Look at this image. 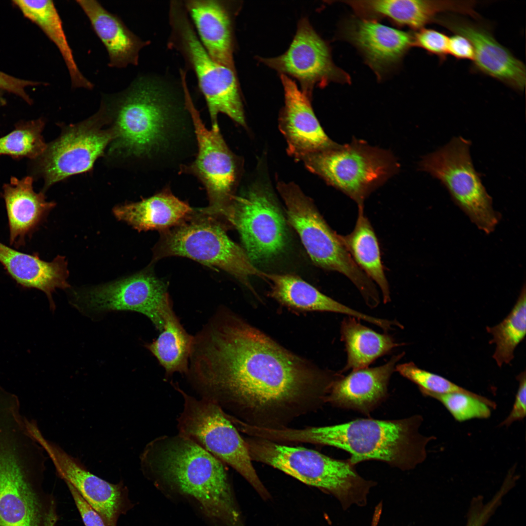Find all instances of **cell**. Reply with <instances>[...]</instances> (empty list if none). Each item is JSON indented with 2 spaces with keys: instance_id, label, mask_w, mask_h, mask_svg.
Masks as SVG:
<instances>
[{
  "instance_id": "3",
  "label": "cell",
  "mask_w": 526,
  "mask_h": 526,
  "mask_svg": "<svg viewBox=\"0 0 526 526\" xmlns=\"http://www.w3.org/2000/svg\"><path fill=\"white\" fill-rule=\"evenodd\" d=\"M421 415L398 420L359 418L348 422L281 431L284 442L326 445L350 454L353 465L367 460L381 461L402 470L413 469L427 457L426 446L433 436L419 432Z\"/></svg>"
},
{
  "instance_id": "15",
  "label": "cell",
  "mask_w": 526,
  "mask_h": 526,
  "mask_svg": "<svg viewBox=\"0 0 526 526\" xmlns=\"http://www.w3.org/2000/svg\"><path fill=\"white\" fill-rule=\"evenodd\" d=\"M186 109L190 115L198 143V154L189 169L206 188L209 204L200 209L207 216L221 215L230 204L236 182L237 168L234 157L225 144L219 127H205L194 105L188 86L183 87Z\"/></svg>"
},
{
  "instance_id": "37",
  "label": "cell",
  "mask_w": 526,
  "mask_h": 526,
  "mask_svg": "<svg viewBox=\"0 0 526 526\" xmlns=\"http://www.w3.org/2000/svg\"><path fill=\"white\" fill-rule=\"evenodd\" d=\"M395 371L416 384L422 394L426 396L432 394L472 392L441 376L419 368L412 362L397 364Z\"/></svg>"
},
{
  "instance_id": "2",
  "label": "cell",
  "mask_w": 526,
  "mask_h": 526,
  "mask_svg": "<svg viewBox=\"0 0 526 526\" xmlns=\"http://www.w3.org/2000/svg\"><path fill=\"white\" fill-rule=\"evenodd\" d=\"M141 469L155 483L194 499L209 518L225 526H244L224 463L178 433L145 446Z\"/></svg>"
},
{
  "instance_id": "27",
  "label": "cell",
  "mask_w": 526,
  "mask_h": 526,
  "mask_svg": "<svg viewBox=\"0 0 526 526\" xmlns=\"http://www.w3.org/2000/svg\"><path fill=\"white\" fill-rule=\"evenodd\" d=\"M109 56L108 65L116 68L138 64L140 51L150 44L130 30L117 15L95 0H77Z\"/></svg>"
},
{
  "instance_id": "1",
  "label": "cell",
  "mask_w": 526,
  "mask_h": 526,
  "mask_svg": "<svg viewBox=\"0 0 526 526\" xmlns=\"http://www.w3.org/2000/svg\"><path fill=\"white\" fill-rule=\"evenodd\" d=\"M186 375L202 398L229 416L270 429L319 408L336 378L226 308L193 336Z\"/></svg>"
},
{
  "instance_id": "25",
  "label": "cell",
  "mask_w": 526,
  "mask_h": 526,
  "mask_svg": "<svg viewBox=\"0 0 526 526\" xmlns=\"http://www.w3.org/2000/svg\"><path fill=\"white\" fill-rule=\"evenodd\" d=\"M32 185V178L27 176L19 180L12 177L3 186L9 243L17 248L25 245L26 238L32 237L55 206L46 201L42 193L35 192Z\"/></svg>"
},
{
  "instance_id": "8",
  "label": "cell",
  "mask_w": 526,
  "mask_h": 526,
  "mask_svg": "<svg viewBox=\"0 0 526 526\" xmlns=\"http://www.w3.org/2000/svg\"><path fill=\"white\" fill-rule=\"evenodd\" d=\"M287 220L295 230L312 261L324 269L348 278L368 306L380 297L375 283L357 265L342 244L339 234L327 224L311 200L293 184H281Z\"/></svg>"
},
{
  "instance_id": "32",
  "label": "cell",
  "mask_w": 526,
  "mask_h": 526,
  "mask_svg": "<svg viewBox=\"0 0 526 526\" xmlns=\"http://www.w3.org/2000/svg\"><path fill=\"white\" fill-rule=\"evenodd\" d=\"M339 237L357 265L378 286L383 302H390L391 292L378 242L371 223L364 214V207H358L357 218L353 230L346 235H339Z\"/></svg>"
},
{
  "instance_id": "22",
  "label": "cell",
  "mask_w": 526,
  "mask_h": 526,
  "mask_svg": "<svg viewBox=\"0 0 526 526\" xmlns=\"http://www.w3.org/2000/svg\"><path fill=\"white\" fill-rule=\"evenodd\" d=\"M404 355H394L379 366L352 371L346 376L340 373L331 386L326 402L368 415L387 397L390 378Z\"/></svg>"
},
{
  "instance_id": "38",
  "label": "cell",
  "mask_w": 526,
  "mask_h": 526,
  "mask_svg": "<svg viewBox=\"0 0 526 526\" xmlns=\"http://www.w3.org/2000/svg\"><path fill=\"white\" fill-rule=\"evenodd\" d=\"M449 37L438 31L423 28L413 33V47L421 48L444 61L448 54Z\"/></svg>"
},
{
  "instance_id": "12",
  "label": "cell",
  "mask_w": 526,
  "mask_h": 526,
  "mask_svg": "<svg viewBox=\"0 0 526 526\" xmlns=\"http://www.w3.org/2000/svg\"><path fill=\"white\" fill-rule=\"evenodd\" d=\"M470 141L454 137L443 147L422 157L420 170L429 173L447 189L454 203L482 231L495 230L500 214L475 169L470 148Z\"/></svg>"
},
{
  "instance_id": "6",
  "label": "cell",
  "mask_w": 526,
  "mask_h": 526,
  "mask_svg": "<svg viewBox=\"0 0 526 526\" xmlns=\"http://www.w3.org/2000/svg\"><path fill=\"white\" fill-rule=\"evenodd\" d=\"M244 440L252 461L268 465L331 493L344 507L363 505L374 485L361 477L348 460L336 459L306 448L286 446L257 437L250 436Z\"/></svg>"
},
{
  "instance_id": "11",
  "label": "cell",
  "mask_w": 526,
  "mask_h": 526,
  "mask_svg": "<svg viewBox=\"0 0 526 526\" xmlns=\"http://www.w3.org/2000/svg\"><path fill=\"white\" fill-rule=\"evenodd\" d=\"M190 217L163 231L154 259L173 256L188 258L225 271L251 290V277L264 278V273L254 265L244 249L228 237L218 222L210 216Z\"/></svg>"
},
{
  "instance_id": "39",
  "label": "cell",
  "mask_w": 526,
  "mask_h": 526,
  "mask_svg": "<svg viewBox=\"0 0 526 526\" xmlns=\"http://www.w3.org/2000/svg\"><path fill=\"white\" fill-rule=\"evenodd\" d=\"M519 382L514 402L508 416L500 424V426L508 427L513 423L522 420L526 415V371L516 376Z\"/></svg>"
},
{
  "instance_id": "34",
  "label": "cell",
  "mask_w": 526,
  "mask_h": 526,
  "mask_svg": "<svg viewBox=\"0 0 526 526\" xmlns=\"http://www.w3.org/2000/svg\"><path fill=\"white\" fill-rule=\"evenodd\" d=\"M526 292L524 284L518 298L509 314L499 324L487 327L492 335L490 344L495 343L493 358L501 367L513 359L514 352L524 339L526 333Z\"/></svg>"
},
{
  "instance_id": "40",
  "label": "cell",
  "mask_w": 526,
  "mask_h": 526,
  "mask_svg": "<svg viewBox=\"0 0 526 526\" xmlns=\"http://www.w3.org/2000/svg\"><path fill=\"white\" fill-rule=\"evenodd\" d=\"M85 526H106L96 512L71 485L66 484Z\"/></svg>"
},
{
  "instance_id": "9",
  "label": "cell",
  "mask_w": 526,
  "mask_h": 526,
  "mask_svg": "<svg viewBox=\"0 0 526 526\" xmlns=\"http://www.w3.org/2000/svg\"><path fill=\"white\" fill-rule=\"evenodd\" d=\"M302 160L309 170L348 196L358 207H364L368 196L399 169L392 152L355 138L349 144H337Z\"/></svg>"
},
{
  "instance_id": "7",
  "label": "cell",
  "mask_w": 526,
  "mask_h": 526,
  "mask_svg": "<svg viewBox=\"0 0 526 526\" xmlns=\"http://www.w3.org/2000/svg\"><path fill=\"white\" fill-rule=\"evenodd\" d=\"M170 34L169 46L183 57L194 73L205 99L212 128L218 127L217 117L223 113L241 125H245L236 71L213 59L199 39L182 1L169 4Z\"/></svg>"
},
{
  "instance_id": "29",
  "label": "cell",
  "mask_w": 526,
  "mask_h": 526,
  "mask_svg": "<svg viewBox=\"0 0 526 526\" xmlns=\"http://www.w3.org/2000/svg\"><path fill=\"white\" fill-rule=\"evenodd\" d=\"M192 212L187 203L168 190L139 202L118 206L113 209L118 220L139 231L169 229L187 220Z\"/></svg>"
},
{
  "instance_id": "26",
  "label": "cell",
  "mask_w": 526,
  "mask_h": 526,
  "mask_svg": "<svg viewBox=\"0 0 526 526\" xmlns=\"http://www.w3.org/2000/svg\"><path fill=\"white\" fill-rule=\"evenodd\" d=\"M0 263L20 286L45 293L52 309L55 307L52 293L57 288L70 287L67 262L62 256L48 262L41 259L38 253L22 252L0 242Z\"/></svg>"
},
{
  "instance_id": "17",
  "label": "cell",
  "mask_w": 526,
  "mask_h": 526,
  "mask_svg": "<svg viewBox=\"0 0 526 526\" xmlns=\"http://www.w3.org/2000/svg\"><path fill=\"white\" fill-rule=\"evenodd\" d=\"M258 59L281 75L297 79L301 84V90L311 96L315 86L324 88L331 82H351L349 74L335 64L328 44L306 18L300 20L294 39L283 54Z\"/></svg>"
},
{
  "instance_id": "21",
  "label": "cell",
  "mask_w": 526,
  "mask_h": 526,
  "mask_svg": "<svg viewBox=\"0 0 526 526\" xmlns=\"http://www.w3.org/2000/svg\"><path fill=\"white\" fill-rule=\"evenodd\" d=\"M285 105L281 116V128L288 144L289 153L302 159L331 148L338 144L326 135L315 116L311 96L300 90L289 76L281 75Z\"/></svg>"
},
{
  "instance_id": "4",
  "label": "cell",
  "mask_w": 526,
  "mask_h": 526,
  "mask_svg": "<svg viewBox=\"0 0 526 526\" xmlns=\"http://www.w3.org/2000/svg\"><path fill=\"white\" fill-rule=\"evenodd\" d=\"M44 452L27 432L0 429V526H56V499L43 487Z\"/></svg>"
},
{
  "instance_id": "42",
  "label": "cell",
  "mask_w": 526,
  "mask_h": 526,
  "mask_svg": "<svg viewBox=\"0 0 526 526\" xmlns=\"http://www.w3.org/2000/svg\"><path fill=\"white\" fill-rule=\"evenodd\" d=\"M448 54L458 59H468L472 61L474 51L470 42L465 37L455 34L449 38Z\"/></svg>"
},
{
  "instance_id": "10",
  "label": "cell",
  "mask_w": 526,
  "mask_h": 526,
  "mask_svg": "<svg viewBox=\"0 0 526 526\" xmlns=\"http://www.w3.org/2000/svg\"><path fill=\"white\" fill-rule=\"evenodd\" d=\"M172 386L182 396L183 409L177 418L178 433L191 440L242 476L264 498L269 494L252 463L244 439L226 413L217 404L187 394Z\"/></svg>"
},
{
  "instance_id": "23",
  "label": "cell",
  "mask_w": 526,
  "mask_h": 526,
  "mask_svg": "<svg viewBox=\"0 0 526 526\" xmlns=\"http://www.w3.org/2000/svg\"><path fill=\"white\" fill-rule=\"evenodd\" d=\"M357 17L377 21L386 19L398 27L419 30L434 22L446 12L463 14L466 5L463 0H345Z\"/></svg>"
},
{
  "instance_id": "31",
  "label": "cell",
  "mask_w": 526,
  "mask_h": 526,
  "mask_svg": "<svg viewBox=\"0 0 526 526\" xmlns=\"http://www.w3.org/2000/svg\"><path fill=\"white\" fill-rule=\"evenodd\" d=\"M358 319L347 316L340 327L341 339L344 343L347 361L340 373L362 369L394 348L405 345L386 334H380L362 324Z\"/></svg>"
},
{
  "instance_id": "33",
  "label": "cell",
  "mask_w": 526,
  "mask_h": 526,
  "mask_svg": "<svg viewBox=\"0 0 526 526\" xmlns=\"http://www.w3.org/2000/svg\"><path fill=\"white\" fill-rule=\"evenodd\" d=\"M163 320L160 334L145 347L163 367L167 376L175 373L186 375L193 336L188 334L182 325L171 303L165 310Z\"/></svg>"
},
{
  "instance_id": "28",
  "label": "cell",
  "mask_w": 526,
  "mask_h": 526,
  "mask_svg": "<svg viewBox=\"0 0 526 526\" xmlns=\"http://www.w3.org/2000/svg\"><path fill=\"white\" fill-rule=\"evenodd\" d=\"M264 278L271 284V296L289 308L343 314L368 322L382 329L388 326L387 319L373 317L349 307L322 293L298 276L264 273Z\"/></svg>"
},
{
  "instance_id": "20",
  "label": "cell",
  "mask_w": 526,
  "mask_h": 526,
  "mask_svg": "<svg viewBox=\"0 0 526 526\" xmlns=\"http://www.w3.org/2000/svg\"><path fill=\"white\" fill-rule=\"evenodd\" d=\"M434 23L465 37L470 42L474 51L472 62L475 70L515 90H524L526 82L525 64L499 43L487 27L451 14L438 16Z\"/></svg>"
},
{
  "instance_id": "35",
  "label": "cell",
  "mask_w": 526,
  "mask_h": 526,
  "mask_svg": "<svg viewBox=\"0 0 526 526\" xmlns=\"http://www.w3.org/2000/svg\"><path fill=\"white\" fill-rule=\"evenodd\" d=\"M43 126L40 120L30 121L0 138V155L30 158L41 156L47 147L41 135Z\"/></svg>"
},
{
  "instance_id": "14",
  "label": "cell",
  "mask_w": 526,
  "mask_h": 526,
  "mask_svg": "<svg viewBox=\"0 0 526 526\" xmlns=\"http://www.w3.org/2000/svg\"><path fill=\"white\" fill-rule=\"evenodd\" d=\"M171 302L167 285L152 274L141 272L117 281L73 292V303L94 312L127 310L147 316L161 331L163 315Z\"/></svg>"
},
{
  "instance_id": "13",
  "label": "cell",
  "mask_w": 526,
  "mask_h": 526,
  "mask_svg": "<svg viewBox=\"0 0 526 526\" xmlns=\"http://www.w3.org/2000/svg\"><path fill=\"white\" fill-rule=\"evenodd\" d=\"M238 230L250 260L263 261L280 254L287 243L286 222L272 195L260 188L233 196L224 213Z\"/></svg>"
},
{
  "instance_id": "16",
  "label": "cell",
  "mask_w": 526,
  "mask_h": 526,
  "mask_svg": "<svg viewBox=\"0 0 526 526\" xmlns=\"http://www.w3.org/2000/svg\"><path fill=\"white\" fill-rule=\"evenodd\" d=\"M28 429L51 458L58 476L76 490L106 526H117L120 517L133 507L123 482L112 483L92 473L78 459L45 438L37 422L30 423Z\"/></svg>"
},
{
  "instance_id": "30",
  "label": "cell",
  "mask_w": 526,
  "mask_h": 526,
  "mask_svg": "<svg viewBox=\"0 0 526 526\" xmlns=\"http://www.w3.org/2000/svg\"><path fill=\"white\" fill-rule=\"evenodd\" d=\"M12 2L58 48L68 70L72 88L93 89L94 84L82 74L76 63L62 20L53 1L18 0Z\"/></svg>"
},
{
  "instance_id": "18",
  "label": "cell",
  "mask_w": 526,
  "mask_h": 526,
  "mask_svg": "<svg viewBox=\"0 0 526 526\" xmlns=\"http://www.w3.org/2000/svg\"><path fill=\"white\" fill-rule=\"evenodd\" d=\"M99 115L69 127L41 155L40 169L49 187L70 176L90 170L113 138L102 128Z\"/></svg>"
},
{
  "instance_id": "19",
  "label": "cell",
  "mask_w": 526,
  "mask_h": 526,
  "mask_svg": "<svg viewBox=\"0 0 526 526\" xmlns=\"http://www.w3.org/2000/svg\"><path fill=\"white\" fill-rule=\"evenodd\" d=\"M339 36L357 49L379 80L396 69L413 47V33L357 17L343 21Z\"/></svg>"
},
{
  "instance_id": "43",
  "label": "cell",
  "mask_w": 526,
  "mask_h": 526,
  "mask_svg": "<svg viewBox=\"0 0 526 526\" xmlns=\"http://www.w3.org/2000/svg\"><path fill=\"white\" fill-rule=\"evenodd\" d=\"M6 103V100L3 97V90L0 89V107L3 106Z\"/></svg>"
},
{
  "instance_id": "5",
  "label": "cell",
  "mask_w": 526,
  "mask_h": 526,
  "mask_svg": "<svg viewBox=\"0 0 526 526\" xmlns=\"http://www.w3.org/2000/svg\"><path fill=\"white\" fill-rule=\"evenodd\" d=\"M176 88L163 78L141 75L116 94H105L101 109L113 116L112 148L137 156L164 140Z\"/></svg>"
},
{
  "instance_id": "41",
  "label": "cell",
  "mask_w": 526,
  "mask_h": 526,
  "mask_svg": "<svg viewBox=\"0 0 526 526\" xmlns=\"http://www.w3.org/2000/svg\"><path fill=\"white\" fill-rule=\"evenodd\" d=\"M41 82L18 78L0 71V89L14 94L29 104L32 100L25 91L27 87L38 86Z\"/></svg>"
},
{
  "instance_id": "36",
  "label": "cell",
  "mask_w": 526,
  "mask_h": 526,
  "mask_svg": "<svg viewBox=\"0 0 526 526\" xmlns=\"http://www.w3.org/2000/svg\"><path fill=\"white\" fill-rule=\"evenodd\" d=\"M427 396L440 402L453 418L459 422L472 419H487L495 409V403L488 398L471 392H453L430 394Z\"/></svg>"
},
{
  "instance_id": "24",
  "label": "cell",
  "mask_w": 526,
  "mask_h": 526,
  "mask_svg": "<svg viewBox=\"0 0 526 526\" xmlns=\"http://www.w3.org/2000/svg\"><path fill=\"white\" fill-rule=\"evenodd\" d=\"M185 8L201 44L217 62L235 70L231 15L225 2L186 0Z\"/></svg>"
}]
</instances>
